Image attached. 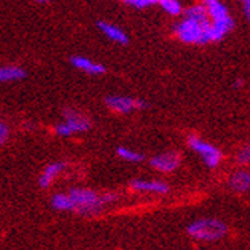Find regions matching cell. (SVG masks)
I'll use <instances>...</instances> for the list:
<instances>
[{
    "label": "cell",
    "instance_id": "cell-5",
    "mask_svg": "<svg viewBox=\"0 0 250 250\" xmlns=\"http://www.w3.org/2000/svg\"><path fill=\"white\" fill-rule=\"evenodd\" d=\"M92 122L89 118L75 110H64V121L57 124L55 133L61 137H69L75 133H84L90 130Z\"/></svg>",
    "mask_w": 250,
    "mask_h": 250
},
{
    "label": "cell",
    "instance_id": "cell-12",
    "mask_svg": "<svg viewBox=\"0 0 250 250\" xmlns=\"http://www.w3.org/2000/svg\"><path fill=\"white\" fill-rule=\"evenodd\" d=\"M229 186L235 192H247L250 189V172L244 169L235 171L229 179Z\"/></svg>",
    "mask_w": 250,
    "mask_h": 250
},
{
    "label": "cell",
    "instance_id": "cell-18",
    "mask_svg": "<svg viewBox=\"0 0 250 250\" xmlns=\"http://www.w3.org/2000/svg\"><path fill=\"white\" fill-rule=\"evenodd\" d=\"M116 154H118L121 159L127 160V162H134V164H137V162H142V160L145 159L144 154L137 153V151H133V149L125 148V146H119V148L116 149Z\"/></svg>",
    "mask_w": 250,
    "mask_h": 250
},
{
    "label": "cell",
    "instance_id": "cell-23",
    "mask_svg": "<svg viewBox=\"0 0 250 250\" xmlns=\"http://www.w3.org/2000/svg\"><path fill=\"white\" fill-rule=\"evenodd\" d=\"M136 108L137 110H145V108H148V104L144 101V99H136Z\"/></svg>",
    "mask_w": 250,
    "mask_h": 250
},
{
    "label": "cell",
    "instance_id": "cell-21",
    "mask_svg": "<svg viewBox=\"0 0 250 250\" xmlns=\"http://www.w3.org/2000/svg\"><path fill=\"white\" fill-rule=\"evenodd\" d=\"M8 136H9V128H8V125L2 121L0 122V144H5L8 141Z\"/></svg>",
    "mask_w": 250,
    "mask_h": 250
},
{
    "label": "cell",
    "instance_id": "cell-10",
    "mask_svg": "<svg viewBox=\"0 0 250 250\" xmlns=\"http://www.w3.org/2000/svg\"><path fill=\"white\" fill-rule=\"evenodd\" d=\"M130 188L137 192H153V194H167L169 188L165 182L159 180H133Z\"/></svg>",
    "mask_w": 250,
    "mask_h": 250
},
{
    "label": "cell",
    "instance_id": "cell-9",
    "mask_svg": "<svg viewBox=\"0 0 250 250\" xmlns=\"http://www.w3.org/2000/svg\"><path fill=\"white\" fill-rule=\"evenodd\" d=\"M70 64L78 69L84 73H89V75H103L105 73V67L101 64V62H96L87 57L83 55H73L70 58Z\"/></svg>",
    "mask_w": 250,
    "mask_h": 250
},
{
    "label": "cell",
    "instance_id": "cell-20",
    "mask_svg": "<svg viewBox=\"0 0 250 250\" xmlns=\"http://www.w3.org/2000/svg\"><path fill=\"white\" fill-rule=\"evenodd\" d=\"M236 162H238L240 165H249L250 164V145L240 149L238 154H236Z\"/></svg>",
    "mask_w": 250,
    "mask_h": 250
},
{
    "label": "cell",
    "instance_id": "cell-13",
    "mask_svg": "<svg viewBox=\"0 0 250 250\" xmlns=\"http://www.w3.org/2000/svg\"><path fill=\"white\" fill-rule=\"evenodd\" d=\"M66 168V164H62V162H54V164L47 165L44 168V171L42 172V176L39 179V185L42 188H49L51 183L60 176V172H62V169Z\"/></svg>",
    "mask_w": 250,
    "mask_h": 250
},
{
    "label": "cell",
    "instance_id": "cell-25",
    "mask_svg": "<svg viewBox=\"0 0 250 250\" xmlns=\"http://www.w3.org/2000/svg\"><path fill=\"white\" fill-rule=\"evenodd\" d=\"M35 2H39V3H46V2H49V0H35Z\"/></svg>",
    "mask_w": 250,
    "mask_h": 250
},
{
    "label": "cell",
    "instance_id": "cell-6",
    "mask_svg": "<svg viewBox=\"0 0 250 250\" xmlns=\"http://www.w3.org/2000/svg\"><path fill=\"white\" fill-rule=\"evenodd\" d=\"M188 145H189V148L192 149V151H195L200 157L203 159L206 167L215 168V167L220 165V162L223 159V153L215 145L203 141L202 137H198V136H189V137H188Z\"/></svg>",
    "mask_w": 250,
    "mask_h": 250
},
{
    "label": "cell",
    "instance_id": "cell-3",
    "mask_svg": "<svg viewBox=\"0 0 250 250\" xmlns=\"http://www.w3.org/2000/svg\"><path fill=\"white\" fill-rule=\"evenodd\" d=\"M228 232L226 224L215 218H203L188 226V233L200 241H218Z\"/></svg>",
    "mask_w": 250,
    "mask_h": 250
},
{
    "label": "cell",
    "instance_id": "cell-4",
    "mask_svg": "<svg viewBox=\"0 0 250 250\" xmlns=\"http://www.w3.org/2000/svg\"><path fill=\"white\" fill-rule=\"evenodd\" d=\"M69 195L72 197L75 205L73 210L78 214H93L103 205H105L103 195L96 194L92 189H87V188H72Z\"/></svg>",
    "mask_w": 250,
    "mask_h": 250
},
{
    "label": "cell",
    "instance_id": "cell-22",
    "mask_svg": "<svg viewBox=\"0 0 250 250\" xmlns=\"http://www.w3.org/2000/svg\"><path fill=\"white\" fill-rule=\"evenodd\" d=\"M238 2L241 3V8H243L246 19L250 21V0H238Z\"/></svg>",
    "mask_w": 250,
    "mask_h": 250
},
{
    "label": "cell",
    "instance_id": "cell-1",
    "mask_svg": "<svg viewBox=\"0 0 250 250\" xmlns=\"http://www.w3.org/2000/svg\"><path fill=\"white\" fill-rule=\"evenodd\" d=\"M210 19V43L223 40L235 26V21L229 14L228 6L221 0H202Z\"/></svg>",
    "mask_w": 250,
    "mask_h": 250
},
{
    "label": "cell",
    "instance_id": "cell-19",
    "mask_svg": "<svg viewBox=\"0 0 250 250\" xmlns=\"http://www.w3.org/2000/svg\"><path fill=\"white\" fill-rule=\"evenodd\" d=\"M125 3L134 6L137 9H145L148 6H153V5H159L160 0H124Z\"/></svg>",
    "mask_w": 250,
    "mask_h": 250
},
{
    "label": "cell",
    "instance_id": "cell-11",
    "mask_svg": "<svg viewBox=\"0 0 250 250\" xmlns=\"http://www.w3.org/2000/svg\"><path fill=\"white\" fill-rule=\"evenodd\" d=\"M98 28L101 31L110 42L118 43V44H128V37L125 34L119 26L113 23H108V21H98Z\"/></svg>",
    "mask_w": 250,
    "mask_h": 250
},
{
    "label": "cell",
    "instance_id": "cell-14",
    "mask_svg": "<svg viewBox=\"0 0 250 250\" xmlns=\"http://www.w3.org/2000/svg\"><path fill=\"white\" fill-rule=\"evenodd\" d=\"M26 77V70L20 66H2L0 67V81L14 83Z\"/></svg>",
    "mask_w": 250,
    "mask_h": 250
},
{
    "label": "cell",
    "instance_id": "cell-24",
    "mask_svg": "<svg viewBox=\"0 0 250 250\" xmlns=\"http://www.w3.org/2000/svg\"><path fill=\"white\" fill-rule=\"evenodd\" d=\"M235 85H243V81L241 80H236L235 81Z\"/></svg>",
    "mask_w": 250,
    "mask_h": 250
},
{
    "label": "cell",
    "instance_id": "cell-2",
    "mask_svg": "<svg viewBox=\"0 0 250 250\" xmlns=\"http://www.w3.org/2000/svg\"><path fill=\"white\" fill-rule=\"evenodd\" d=\"M210 20L198 23L183 17L172 24V32L185 44H208L210 43Z\"/></svg>",
    "mask_w": 250,
    "mask_h": 250
},
{
    "label": "cell",
    "instance_id": "cell-8",
    "mask_svg": "<svg viewBox=\"0 0 250 250\" xmlns=\"http://www.w3.org/2000/svg\"><path fill=\"white\" fill-rule=\"evenodd\" d=\"M105 105L119 115H127L136 108V99L130 96H122V95H115V96H107L105 98Z\"/></svg>",
    "mask_w": 250,
    "mask_h": 250
},
{
    "label": "cell",
    "instance_id": "cell-16",
    "mask_svg": "<svg viewBox=\"0 0 250 250\" xmlns=\"http://www.w3.org/2000/svg\"><path fill=\"white\" fill-rule=\"evenodd\" d=\"M51 205L57 210H73L75 205L69 194H55L51 200Z\"/></svg>",
    "mask_w": 250,
    "mask_h": 250
},
{
    "label": "cell",
    "instance_id": "cell-15",
    "mask_svg": "<svg viewBox=\"0 0 250 250\" xmlns=\"http://www.w3.org/2000/svg\"><path fill=\"white\" fill-rule=\"evenodd\" d=\"M183 17L191 19V20L198 21V23H206V21L210 20L209 19V12H208L206 6L203 3H195V5L188 6L183 11Z\"/></svg>",
    "mask_w": 250,
    "mask_h": 250
},
{
    "label": "cell",
    "instance_id": "cell-7",
    "mask_svg": "<svg viewBox=\"0 0 250 250\" xmlns=\"http://www.w3.org/2000/svg\"><path fill=\"white\" fill-rule=\"evenodd\" d=\"M149 165H151L159 172L169 174V172L176 171L179 168L180 156L177 153H174V151L162 153V154H157V156L151 157V160H149Z\"/></svg>",
    "mask_w": 250,
    "mask_h": 250
},
{
    "label": "cell",
    "instance_id": "cell-17",
    "mask_svg": "<svg viewBox=\"0 0 250 250\" xmlns=\"http://www.w3.org/2000/svg\"><path fill=\"white\" fill-rule=\"evenodd\" d=\"M159 5L171 17H179L183 14V11H185L180 0H160Z\"/></svg>",
    "mask_w": 250,
    "mask_h": 250
}]
</instances>
